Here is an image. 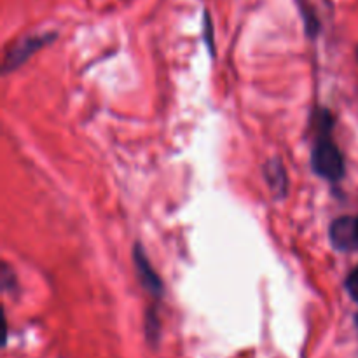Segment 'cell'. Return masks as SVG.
Instances as JSON below:
<instances>
[{"label":"cell","instance_id":"6da1fadb","mask_svg":"<svg viewBox=\"0 0 358 358\" xmlns=\"http://www.w3.org/2000/svg\"><path fill=\"white\" fill-rule=\"evenodd\" d=\"M311 168L318 177L325 178V180L336 182L345 175V161H343L341 152L327 135H322L313 145Z\"/></svg>","mask_w":358,"mask_h":358},{"label":"cell","instance_id":"277c9868","mask_svg":"<svg viewBox=\"0 0 358 358\" xmlns=\"http://www.w3.org/2000/svg\"><path fill=\"white\" fill-rule=\"evenodd\" d=\"M44 42H45V37H28L27 41H23V44H21L20 48L13 49V51L7 55L6 70L16 69L14 65H20L21 62H24V59H27V56L31 55V51L38 49L41 45H44Z\"/></svg>","mask_w":358,"mask_h":358},{"label":"cell","instance_id":"7a4b0ae2","mask_svg":"<svg viewBox=\"0 0 358 358\" xmlns=\"http://www.w3.org/2000/svg\"><path fill=\"white\" fill-rule=\"evenodd\" d=\"M332 245L338 250H355L358 248V231L357 219L353 217H339L334 220L329 231Z\"/></svg>","mask_w":358,"mask_h":358},{"label":"cell","instance_id":"8992f818","mask_svg":"<svg viewBox=\"0 0 358 358\" xmlns=\"http://www.w3.org/2000/svg\"><path fill=\"white\" fill-rule=\"evenodd\" d=\"M346 290H348L350 297L358 303V266L350 273L348 278H346Z\"/></svg>","mask_w":358,"mask_h":358},{"label":"cell","instance_id":"52a82bcc","mask_svg":"<svg viewBox=\"0 0 358 358\" xmlns=\"http://www.w3.org/2000/svg\"><path fill=\"white\" fill-rule=\"evenodd\" d=\"M355 324H357V329H358V315H357V320H355Z\"/></svg>","mask_w":358,"mask_h":358},{"label":"cell","instance_id":"9c48e42d","mask_svg":"<svg viewBox=\"0 0 358 358\" xmlns=\"http://www.w3.org/2000/svg\"><path fill=\"white\" fill-rule=\"evenodd\" d=\"M357 58H358V49H357Z\"/></svg>","mask_w":358,"mask_h":358},{"label":"cell","instance_id":"5b68a950","mask_svg":"<svg viewBox=\"0 0 358 358\" xmlns=\"http://www.w3.org/2000/svg\"><path fill=\"white\" fill-rule=\"evenodd\" d=\"M266 180L271 185L275 192H285L287 189V175L283 170L282 161H269L266 164Z\"/></svg>","mask_w":358,"mask_h":358},{"label":"cell","instance_id":"ba28073f","mask_svg":"<svg viewBox=\"0 0 358 358\" xmlns=\"http://www.w3.org/2000/svg\"><path fill=\"white\" fill-rule=\"evenodd\" d=\"M357 231H358V217H357Z\"/></svg>","mask_w":358,"mask_h":358},{"label":"cell","instance_id":"3957f363","mask_svg":"<svg viewBox=\"0 0 358 358\" xmlns=\"http://www.w3.org/2000/svg\"><path fill=\"white\" fill-rule=\"evenodd\" d=\"M135 266L136 271H138V278L140 282H142V285L145 287L150 294L159 296L161 290H163V283H161L159 276L156 275L152 266L149 264V259L143 254L142 247H138V245H136L135 248Z\"/></svg>","mask_w":358,"mask_h":358}]
</instances>
